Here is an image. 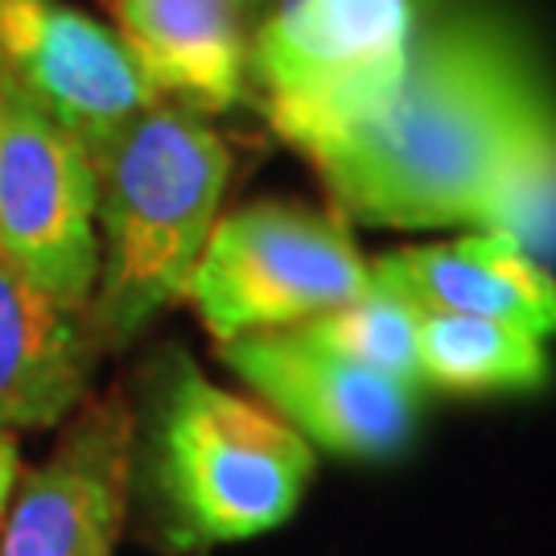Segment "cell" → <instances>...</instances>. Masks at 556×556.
Instances as JSON below:
<instances>
[{
	"label": "cell",
	"instance_id": "obj_10",
	"mask_svg": "<svg viewBox=\"0 0 556 556\" xmlns=\"http://www.w3.org/2000/svg\"><path fill=\"white\" fill-rule=\"evenodd\" d=\"M116 34L161 100L236 108L252 54V0H112Z\"/></svg>",
	"mask_w": 556,
	"mask_h": 556
},
{
	"label": "cell",
	"instance_id": "obj_8",
	"mask_svg": "<svg viewBox=\"0 0 556 556\" xmlns=\"http://www.w3.org/2000/svg\"><path fill=\"white\" fill-rule=\"evenodd\" d=\"M219 358L293 433L355 462H383L417 433L420 388L314 346L298 330L219 342Z\"/></svg>",
	"mask_w": 556,
	"mask_h": 556
},
{
	"label": "cell",
	"instance_id": "obj_4",
	"mask_svg": "<svg viewBox=\"0 0 556 556\" xmlns=\"http://www.w3.org/2000/svg\"><path fill=\"white\" fill-rule=\"evenodd\" d=\"M450 0H264L248 75L264 112L309 153L392 96L425 25Z\"/></svg>",
	"mask_w": 556,
	"mask_h": 556
},
{
	"label": "cell",
	"instance_id": "obj_2",
	"mask_svg": "<svg viewBox=\"0 0 556 556\" xmlns=\"http://www.w3.org/2000/svg\"><path fill=\"white\" fill-rule=\"evenodd\" d=\"M96 178L100 277L87 318L91 334L124 342L186 298L219 223L231 149L199 112L161 100L96 161Z\"/></svg>",
	"mask_w": 556,
	"mask_h": 556
},
{
	"label": "cell",
	"instance_id": "obj_6",
	"mask_svg": "<svg viewBox=\"0 0 556 556\" xmlns=\"http://www.w3.org/2000/svg\"><path fill=\"white\" fill-rule=\"evenodd\" d=\"M96 202L87 149L0 79V256L83 318L100 277Z\"/></svg>",
	"mask_w": 556,
	"mask_h": 556
},
{
	"label": "cell",
	"instance_id": "obj_11",
	"mask_svg": "<svg viewBox=\"0 0 556 556\" xmlns=\"http://www.w3.org/2000/svg\"><path fill=\"white\" fill-rule=\"evenodd\" d=\"M371 277L429 314H466V318L507 321L536 334H556V277L516 243L498 236L445 239L400 248L371 264Z\"/></svg>",
	"mask_w": 556,
	"mask_h": 556
},
{
	"label": "cell",
	"instance_id": "obj_15",
	"mask_svg": "<svg viewBox=\"0 0 556 556\" xmlns=\"http://www.w3.org/2000/svg\"><path fill=\"white\" fill-rule=\"evenodd\" d=\"M417 326H420L417 305L404 298V293H396L392 285L371 277V285L358 298L326 309L318 318L301 321L293 330L305 334L321 351L346 358V363H358L367 371H379V376L420 388Z\"/></svg>",
	"mask_w": 556,
	"mask_h": 556
},
{
	"label": "cell",
	"instance_id": "obj_16",
	"mask_svg": "<svg viewBox=\"0 0 556 556\" xmlns=\"http://www.w3.org/2000/svg\"><path fill=\"white\" fill-rule=\"evenodd\" d=\"M17 482H21V450L17 438L0 433V523L9 516V503L17 495Z\"/></svg>",
	"mask_w": 556,
	"mask_h": 556
},
{
	"label": "cell",
	"instance_id": "obj_12",
	"mask_svg": "<svg viewBox=\"0 0 556 556\" xmlns=\"http://www.w3.org/2000/svg\"><path fill=\"white\" fill-rule=\"evenodd\" d=\"M96 367L87 318L0 256V433L54 429L79 413Z\"/></svg>",
	"mask_w": 556,
	"mask_h": 556
},
{
	"label": "cell",
	"instance_id": "obj_3",
	"mask_svg": "<svg viewBox=\"0 0 556 556\" xmlns=\"http://www.w3.org/2000/svg\"><path fill=\"white\" fill-rule=\"evenodd\" d=\"M157 491L190 544H239L280 528L314 478V445L260 400L178 363L157 413Z\"/></svg>",
	"mask_w": 556,
	"mask_h": 556
},
{
	"label": "cell",
	"instance_id": "obj_1",
	"mask_svg": "<svg viewBox=\"0 0 556 556\" xmlns=\"http://www.w3.org/2000/svg\"><path fill=\"white\" fill-rule=\"evenodd\" d=\"M548 96L553 83L511 21L478 4H445L392 96L305 157L338 219L383 231L470 227Z\"/></svg>",
	"mask_w": 556,
	"mask_h": 556
},
{
	"label": "cell",
	"instance_id": "obj_13",
	"mask_svg": "<svg viewBox=\"0 0 556 556\" xmlns=\"http://www.w3.org/2000/svg\"><path fill=\"white\" fill-rule=\"evenodd\" d=\"M417 367L420 388L429 383L454 396L536 392L548 379V351L536 334L507 321L420 309Z\"/></svg>",
	"mask_w": 556,
	"mask_h": 556
},
{
	"label": "cell",
	"instance_id": "obj_9",
	"mask_svg": "<svg viewBox=\"0 0 556 556\" xmlns=\"http://www.w3.org/2000/svg\"><path fill=\"white\" fill-rule=\"evenodd\" d=\"M132 486L124 404L83 408L62 445L25 475L0 523V556H112Z\"/></svg>",
	"mask_w": 556,
	"mask_h": 556
},
{
	"label": "cell",
	"instance_id": "obj_5",
	"mask_svg": "<svg viewBox=\"0 0 556 556\" xmlns=\"http://www.w3.org/2000/svg\"><path fill=\"white\" fill-rule=\"evenodd\" d=\"M371 285L346 219L305 202H248L219 215L186 301L219 342L293 330Z\"/></svg>",
	"mask_w": 556,
	"mask_h": 556
},
{
	"label": "cell",
	"instance_id": "obj_7",
	"mask_svg": "<svg viewBox=\"0 0 556 556\" xmlns=\"http://www.w3.org/2000/svg\"><path fill=\"white\" fill-rule=\"evenodd\" d=\"M0 79L100 161L161 96L116 29L62 0H0Z\"/></svg>",
	"mask_w": 556,
	"mask_h": 556
},
{
	"label": "cell",
	"instance_id": "obj_14",
	"mask_svg": "<svg viewBox=\"0 0 556 556\" xmlns=\"http://www.w3.org/2000/svg\"><path fill=\"white\" fill-rule=\"evenodd\" d=\"M470 227L516 243L544 268L556 260V96L519 132Z\"/></svg>",
	"mask_w": 556,
	"mask_h": 556
}]
</instances>
